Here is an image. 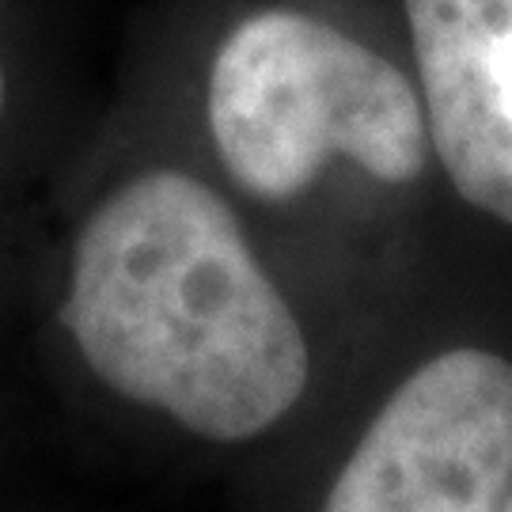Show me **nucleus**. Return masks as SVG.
<instances>
[{
	"instance_id": "nucleus-3",
	"label": "nucleus",
	"mask_w": 512,
	"mask_h": 512,
	"mask_svg": "<svg viewBox=\"0 0 512 512\" xmlns=\"http://www.w3.org/2000/svg\"><path fill=\"white\" fill-rule=\"evenodd\" d=\"M512 490V361L444 349L387 395L319 512H501Z\"/></svg>"
},
{
	"instance_id": "nucleus-2",
	"label": "nucleus",
	"mask_w": 512,
	"mask_h": 512,
	"mask_svg": "<svg viewBox=\"0 0 512 512\" xmlns=\"http://www.w3.org/2000/svg\"><path fill=\"white\" fill-rule=\"evenodd\" d=\"M209 133L239 190L262 202L304 194L334 156L380 183H410L429 160L406 76L296 12H262L224 38L209 73Z\"/></svg>"
},
{
	"instance_id": "nucleus-5",
	"label": "nucleus",
	"mask_w": 512,
	"mask_h": 512,
	"mask_svg": "<svg viewBox=\"0 0 512 512\" xmlns=\"http://www.w3.org/2000/svg\"><path fill=\"white\" fill-rule=\"evenodd\" d=\"M4 107H8V69H4V57H0V118H4Z\"/></svg>"
},
{
	"instance_id": "nucleus-6",
	"label": "nucleus",
	"mask_w": 512,
	"mask_h": 512,
	"mask_svg": "<svg viewBox=\"0 0 512 512\" xmlns=\"http://www.w3.org/2000/svg\"><path fill=\"white\" fill-rule=\"evenodd\" d=\"M501 512H512V490H509V501H505V509Z\"/></svg>"
},
{
	"instance_id": "nucleus-4",
	"label": "nucleus",
	"mask_w": 512,
	"mask_h": 512,
	"mask_svg": "<svg viewBox=\"0 0 512 512\" xmlns=\"http://www.w3.org/2000/svg\"><path fill=\"white\" fill-rule=\"evenodd\" d=\"M429 141L463 202L512 224V0H406Z\"/></svg>"
},
{
	"instance_id": "nucleus-1",
	"label": "nucleus",
	"mask_w": 512,
	"mask_h": 512,
	"mask_svg": "<svg viewBox=\"0 0 512 512\" xmlns=\"http://www.w3.org/2000/svg\"><path fill=\"white\" fill-rule=\"evenodd\" d=\"M61 323L110 391L217 444L270 433L308 391L289 300L232 205L186 171H145L95 205Z\"/></svg>"
}]
</instances>
